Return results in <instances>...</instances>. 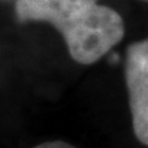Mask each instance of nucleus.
<instances>
[{"instance_id":"f257e3e1","label":"nucleus","mask_w":148,"mask_h":148,"mask_svg":"<svg viewBox=\"0 0 148 148\" xmlns=\"http://www.w3.org/2000/svg\"><path fill=\"white\" fill-rule=\"evenodd\" d=\"M22 22H45L63 36L70 56L92 64L122 40L121 15L97 0H16Z\"/></svg>"},{"instance_id":"f03ea898","label":"nucleus","mask_w":148,"mask_h":148,"mask_svg":"<svg viewBox=\"0 0 148 148\" xmlns=\"http://www.w3.org/2000/svg\"><path fill=\"white\" fill-rule=\"evenodd\" d=\"M125 70L133 130L148 145V38L127 48Z\"/></svg>"},{"instance_id":"7ed1b4c3","label":"nucleus","mask_w":148,"mask_h":148,"mask_svg":"<svg viewBox=\"0 0 148 148\" xmlns=\"http://www.w3.org/2000/svg\"><path fill=\"white\" fill-rule=\"evenodd\" d=\"M33 148H75L71 144L66 143V141H60V140H55V141H45L36 145Z\"/></svg>"}]
</instances>
